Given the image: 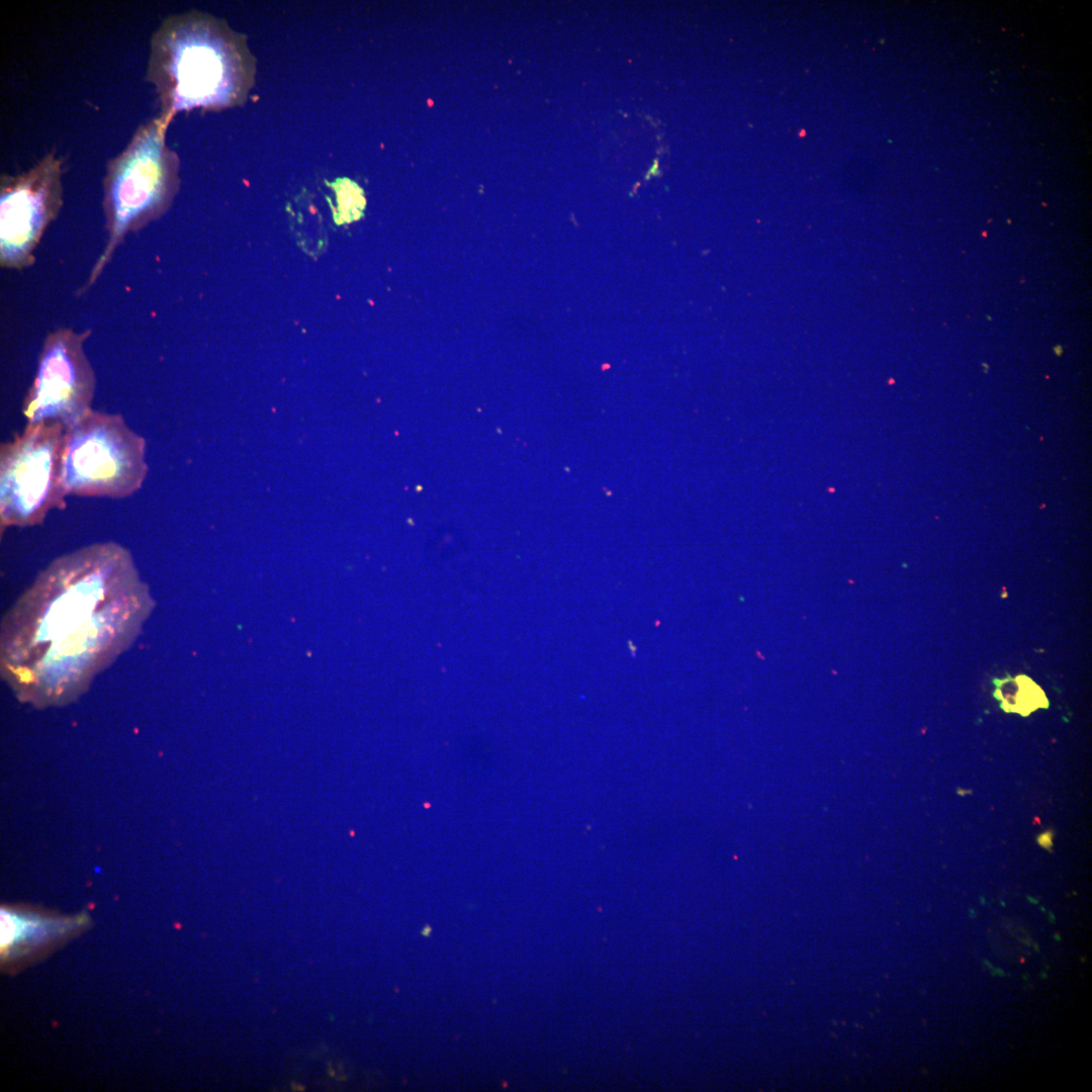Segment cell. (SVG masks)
Listing matches in <instances>:
<instances>
[{
	"label": "cell",
	"mask_w": 1092,
	"mask_h": 1092,
	"mask_svg": "<svg viewBox=\"0 0 1092 1092\" xmlns=\"http://www.w3.org/2000/svg\"><path fill=\"white\" fill-rule=\"evenodd\" d=\"M90 334L58 328L47 335L22 401L28 425L59 424L66 430L92 410L96 377L84 350Z\"/></svg>",
	"instance_id": "6"
},
{
	"label": "cell",
	"mask_w": 1092,
	"mask_h": 1092,
	"mask_svg": "<svg viewBox=\"0 0 1092 1092\" xmlns=\"http://www.w3.org/2000/svg\"><path fill=\"white\" fill-rule=\"evenodd\" d=\"M68 929L67 923L2 909L1 951L7 957L12 950H17L18 946L37 945L52 934H60Z\"/></svg>",
	"instance_id": "8"
},
{
	"label": "cell",
	"mask_w": 1092,
	"mask_h": 1092,
	"mask_svg": "<svg viewBox=\"0 0 1092 1092\" xmlns=\"http://www.w3.org/2000/svg\"><path fill=\"white\" fill-rule=\"evenodd\" d=\"M62 160L50 152L25 172L0 176V266L23 270L63 206Z\"/></svg>",
	"instance_id": "7"
},
{
	"label": "cell",
	"mask_w": 1092,
	"mask_h": 1092,
	"mask_svg": "<svg viewBox=\"0 0 1092 1092\" xmlns=\"http://www.w3.org/2000/svg\"><path fill=\"white\" fill-rule=\"evenodd\" d=\"M995 696L1001 701V706L1006 712H1014L1022 716L1049 706L1042 690L1024 675L999 681Z\"/></svg>",
	"instance_id": "9"
},
{
	"label": "cell",
	"mask_w": 1092,
	"mask_h": 1092,
	"mask_svg": "<svg viewBox=\"0 0 1092 1092\" xmlns=\"http://www.w3.org/2000/svg\"><path fill=\"white\" fill-rule=\"evenodd\" d=\"M149 471L146 440L120 414L91 410L65 430L62 475L67 495L123 498Z\"/></svg>",
	"instance_id": "4"
},
{
	"label": "cell",
	"mask_w": 1092,
	"mask_h": 1092,
	"mask_svg": "<svg viewBox=\"0 0 1092 1092\" xmlns=\"http://www.w3.org/2000/svg\"><path fill=\"white\" fill-rule=\"evenodd\" d=\"M65 429L59 424H26L0 446V528L41 524L54 509L64 510L62 475Z\"/></svg>",
	"instance_id": "5"
},
{
	"label": "cell",
	"mask_w": 1092,
	"mask_h": 1092,
	"mask_svg": "<svg viewBox=\"0 0 1092 1092\" xmlns=\"http://www.w3.org/2000/svg\"><path fill=\"white\" fill-rule=\"evenodd\" d=\"M153 606L123 546L58 557L3 619L1 673L22 701L70 702L134 641Z\"/></svg>",
	"instance_id": "1"
},
{
	"label": "cell",
	"mask_w": 1092,
	"mask_h": 1092,
	"mask_svg": "<svg viewBox=\"0 0 1092 1092\" xmlns=\"http://www.w3.org/2000/svg\"><path fill=\"white\" fill-rule=\"evenodd\" d=\"M255 76L247 37L207 12L170 15L151 36L146 77L156 89L161 113L174 117L180 111L240 106Z\"/></svg>",
	"instance_id": "2"
},
{
	"label": "cell",
	"mask_w": 1092,
	"mask_h": 1092,
	"mask_svg": "<svg viewBox=\"0 0 1092 1092\" xmlns=\"http://www.w3.org/2000/svg\"><path fill=\"white\" fill-rule=\"evenodd\" d=\"M992 974L997 975V976H1005V973H1004V971L1002 969L994 968V967L992 969Z\"/></svg>",
	"instance_id": "10"
},
{
	"label": "cell",
	"mask_w": 1092,
	"mask_h": 1092,
	"mask_svg": "<svg viewBox=\"0 0 1092 1092\" xmlns=\"http://www.w3.org/2000/svg\"><path fill=\"white\" fill-rule=\"evenodd\" d=\"M172 119L161 113L140 125L124 150L108 161L102 199L106 244L77 296L96 282L128 234L159 219L172 205L180 183L178 155L166 144Z\"/></svg>",
	"instance_id": "3"
},
{
	"label": "cell",
	"mask_w": 1092,
	"mask_h": 1092,
	"mask_svg": "<svg viewBox=\"0 0 1092 1092\" xmlns=\"http://www.w3.org/2000/svg\"><path fill=\"white\" fill-rule=\"evenodd\" d=\"M984 964H985V966H986L987 968H989L990 970H992V969H993V966H992V964H991L990 962H988V961H984Z\"/></svg>",
	"instance_id": "11"
},
{
	"label": "cell",
	"mask_w": 1092,
	"mask_h": 1092,
	"mask_svg": "<svg viewBox=\"0 0 1092 1092\" xmlns=\"http://www.w3.org/2000/svg\"><path fill=\"white\" fill-rule=\"evenodd\" d=\"M1055 938H1057V940H1060V937L1058 935H1056V934H1055Z\"/></svg>",
	"instance_id": "12"
}]
</instances>
